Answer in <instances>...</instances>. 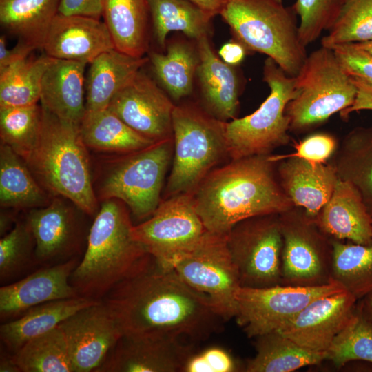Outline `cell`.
<instances>
[{
  "instance_id": "30",
  "label": "cell",
  "mask_w": 372,
  "mask_h": 372,
  "mask_svg": "<svg viewBox=\"0 0 372 372\" xmlns=\"http://www.w3.org/2000/svg\"><path fill=\"white\" fill-rule=\"evenodd\" d=\"M79 128L85 146L99 151L128 154L156 143L134 130L108 108L85 111Z\"/></svg>"
},
{
  "instance_id": "18",
  "label": "cell",
  "mask_w": 372,
  "mask_h": 372,
  "mask_svg": "<svg viewBox=\"0 0 372 372\" xmlns=\"http://www.w3.org/2000/svg\"><path fill=\"white\" fill-rule=\"evenodd\" d=\"M358 302L346 290L322 296L309 304L278 331L304 349L326 353Z\"/></svg>"
},
{
  "instance_id": "27",
  "label": "cell",
  "mask_w": 372,
  "mask_h": 372,
  "mask_svg": "<svg viewBox=\"0 0 372 372\" xmlns=\"http://www.w3.org/2000/svg\"><path fill=\"white\" fill-rule=\"evenodd\" d=\"M100 300L83 296L48 302L0 326L1 343L14 353L30 340L56 327L76 311Z\"/></svg>"
},
{
  "instance_id": "53",
  "label": "cell",
  "mask_w": 372,
  "mask_h": 372,
  "mask_svg": "<svg viewBox=\"0 0 372 372\" xmlns=\"http://www.w3.org/2000/svg\"><path fill=\"white\" fill-rule=\"evenodd\" d=\"M12 221L13 218L8 214H6L5 213L1 214L0 233L1 236L7 234V231L12 226Z\"/></svg>"
},
{
  "instance_id": "22",
  "label": "cell",
  "mask_w": 372,
  "mask_h": 372,
  "mask_svg": "<svg viewBox=\"0 0 372 372\" xmlns=\"http://www.w3.org/2000/svg\"><path fill=\"white\" fill-rule=\"evenodd\" d=\"M281 161L277 172L284 192L294 206L316 220L335 189L338 179L335 167L312 165L296 157Z\"/></svg>"
},
{
  "instance_id": "52",
  "label": "cell",
  "mask_w": 372,
  "mask_h": 372,
  "mask_svg": "<svg viewBox=\"0 0 372 372\" xmlns=\"http://www.w3.org/2000/svg\"><path fill=\"white\" fill-rule=\"evenodd\" d=\"M0 371L1 372H21L18 366L13 353H1L0 358Z\"/></svg>"
},
{
  "instance_id": "47",
  "label": "cell",
  "mask_w": 372,
  "mask_h": 372,
  "mask_svg": "<svg viewBox=\"0 0 372 372\" xmlns=\"http://www.w3.org/2000/svg\"><path fill=\"white\" fill-rule=\"evenodd\" d=\"M58 13L101 20L103 16V0H60Z\"/></svg>"
},
{
  "instance_id": "45",
  "label": "cell",
  "mask_w": 372,
  "mask_h": 372,
  "mask_svg": "<svg viewBox=\"0 0 372 372\" xmlns=\"http://www.w3.org/2000/svg\"><path fill=\"white\" fill-rule=\"evenodd\" d=\"M335 138L327 134H315L307 137L298 143H296V152L287 155H271V159L276 162L296 157L303 159L312 165L326 163L335 149Z\"/></svg>"
},
{
  "instance_id": "16",
  "label": "cell",
  "mask_w": 372,
  "mask_h": 372,
  "mask_svg": "<svg viewBox=\"0 0 372 372\" xmlns=\"http://www.w3.org/2000/svg\"><path fill=\"white\" fill-rule=\"evenodd\" d=\"M59 326L65 336L74 372H96L123 336L102 300L76 311Z\"/></svg>"
},
{
  "instance_id": "26",
  "label": "cell",
  "mask_w": 372,
  "mask_h": 372,
  "mask_svg": "<svg viewBox=\"0 0 372 372\" xmlns=\"http://www.w3.org/2000/svg\"><path fill=\"white\" fill-rule=\"evenodd\" d=\"M116 48L103 52L92 63L85 79L86 111L107 108L114 96L148 63Z\"/></svg>"
},
{
  "instance_id": "46",
  "label": "cell",
  "mask_w": 372,
  "mask_h": 372,
  "mask_svg": "<svg viewBox=\"0 0 372 372\" xmlns=\"http://www.w3.org/2000/svg\"><path fill=\"white\" fill-rule=\"evenodd\" d=\"M330 48L350 76L358 78L372 85L371 54L359 48L355 43L338 44Z\"/></svg>"
},
{
  "instance_id": "23",
  "label": "cell",
  "mask_w": 372,
  "mask_h": 372,
  "mask_svg": "<svg viewBox=\"0 0 372 372\" xmlns=\"http://www.w3.org/2000/svg\"><path fill=\"white\" fill-rule=\"evenodd\" d=\"M87 63L53 59L41 81V106L58 118L79 125L85 111Z\"/></svg>"
},
{
  "instance_id": "49",
  "label": "cell",
  "mask_w": 372,
  "mask_h": 372,
  "mask_svg": "<svg viewBox=\"0 0 372 372\" xmlns=\"http://www.w3.org/2000/svg\"><path fill=\"white\" fill-rule=\"evenodd\" d=\"M34 51L27 45L17 42L13 48H8L6 38L4 34L0 37V71L19 60L29 56Z\"/></svg>"
},
{
  "instance_id": "6",
  "label": "cell",
  "mask_w": 372,
  "mask_h": 372,
  "mask_svg": "<svg viewBox=\"0 0 372 372\" xmlns=\"http://www.w3.org/2000/svg\"><path fill=\"white\" fill-rule=\"evenodd\" d=\"M225 123L194 105H176L172 114L174 160L167 192L193 193L228 155Z\"/></svg>"
},
{
  "instance_id": "20",
  "label": "cell",
  "mask_w": 372,
  "mask_h": 372,
  "mask_svg": "<svg viewBox=\"0 0 372 372\" xmlns=\"http://www.w3.org/2000/svg\"><path fill=\"white\" fill-rule=\"evenodd\" d=\"M81 259L44 266L29 276L0 288V317L14 320L32 307L50 301L80 296L70 282Z\"/></svg>"
},
{
  "instance_id": "9",
  "label": "cell",
  "mask_w": 372,
  "mask_h": 372,
  "mask_svg": "<svg viewBox=\"0 0 372 372\" xmlns=\"http://www.w3.org/2000/svg\"><path fill=\"white\" fill-rule=\"evenodd\" d=\"M172 146V138L167 139L114 160L100 182L99 199L119 200L138 220L149 218L160 204Z\"/></svg>"
},
{
  "instance_id": "51",
  "label": "cell",
  "mask_w": 372,
  "mask_h": 372,
  "mask_svg": "<svg viewBox=\"0 0 372 372\" xmlns=\"http://www.w3.org/2000/svg\"><path fill=\"white\" fill-rule=\"evenodd\" d=\"M213 17L219 14L225 0H189Z\"/></svg>"
},
{
  "instance_id": "56",
  "label": "cell",
  "mask_w": 372,
  "mask_h": 372,
  "mask_svg": "<svg viewBox=\"0 0 372 372\" xmlns=\"http://www.w3.org/2000/svg\"><path fill=\"white\" fill-rule=\"evenodd\" d=\"M279 2H282V0H277Z\"/></svg>"
},
{
  "instance_id": "10",
  "label": "cell",
  "mask_w": 372,
  "mask_h": 372,
  "mask_svg": "<svg viewBox=\"0 0 372 372\" xmlns=\"http://www.w3.org/2000/svg\"><path fill=\"white\" fill-rule=\"evenodd\" d=\"M173 269L189 287L206 295L224 320L236 317V293L241 285L227 234L206 230Z\"/></svg>"
},
{
  "instance_id": "41",
  "label": "cell",
  "mask_w": 372,
  "mask_h": 372,
  "mask_svg": "<svg viewBox=\"0 0 372 372\" xmlns=\"http://www.w3.org/2000/svg\"><path fill=\"white\" fill-rule=\"evenodd\" d=\"M371 40L372 0H347L328 34L322 38L321 45L330 48Z\"/></svg>"
},
{
  "instance_id": "21",
  "label": "cell",
  "mask_w": 372,
  "mask_h": 372,
  "mask_svg": "<svg viewBox=\"0 0 372 372\" xmlns=\"http://www.w3.org/2000/svg\"><path fill=\"white\" fill-rule=\"evenodd\" d=\"M114 48L104 21L58 13L49 27L41 50L53 59L90 64L103 52Z\"/></svg>"
},
{
  "instance_id": "13",
  "label": "cell",
  "mask_w": 372,
  "mask_h": 372,
  "mask_svg": "<svg viewBox=\"0 0 372 372\" xmlns=\"http://www.w3.org/2000/svg\"><path fill=\"white\" fill-rule=\"evenodd\" d=\"M205 231L192 193L172 196L160 203L148 219L132 229L134 240L164 270L173 269L176 261Z\"/></svg>"
},
{
  "instance_id": "55",
  "label": "cell",
  "mask_w": 372,
  "mask_h": 372,
  "mask_svg": "<svg viewBox=\"0 0 372 372\" xmlns=\"http://www.w3.org/2000/svg\"><path fill=\"white\" fill-rule=\"evenodd\" d=\"M355 43L359 48L372 55V40Z\"/></svg>"
},
{
  "instance_id": "8",
  "label": "cell",
  "mask_w": 372,
  "mask_h": 372,
  "mask_svg": "<svg viewBox=\"0 0 372 372\" xmlns=\"http://www.w3.org/2000/svg\"><path fill=\"white\" fill-rule=\"evenodd\" d=\"M263 81L270 94L260 106L248 116L225 123L227 154L231 160L269 154L289 142L290 121L286 108L294 96L295 77L268 57L264 63Z\"/></svg>"
},
{
  "instance_id": "42",
  "label": "cell",
  "mask_w": 372,
  "mask_h": 372,
  "mask_svg": "<svg viewBox=\"0 0 372 372\" xmlns=\"http://www.w3.org/2000/svg\"><path fill=\"white\" fill-rule=\"evenodd\" d=\"M35 240L25 220L18 222L0 240V281L6 283L35 263Z\"/></svg>"
},
{
  "instance_id": "40",
  "label": "cell",
  "mask_w": 372,
  "mask_h": 372,
  "mask_svg": "<svg viewBox=\"0 0 372 372\" xmlns=\"http://www.w3.org/2000/svg\"><path fill=\"white\" fill-rule=\"evenodd\" d=\"M326 355V360L338 368L354 360L372 363V322L365 314L361 302H358L353 314L333 339Z\"/></svg>"
},
{
  "instance_id": "29",
  "label": "cell",
  "mask_w": 372,
  "mask_h": 372,
  "mask_svg": "<svg viewBox=\"0 0 372 372\" xmlns=\"http://www.w3.org/2000/svg\"><path fill=\"white\" fill-rule=\"evenodd\" d=\"M60 0H0V24L32 50L42 49Z\"/></svg>"
},
{
  "instance_id": "5",
  "label": "cell",
  "mask_w": 372,
  "mask_h": 372,
  "mask_svg": "<svg viewBox=\"0 0 372 372\" xmlns=\"http://www.w3.org/2000/svg\"><path fill=\"white\" fill-rule=\"evenodd\" d=\"M219 14L247 50L266 54L290 76L298 74L307 54L292 7L277 0H225Z\"/></svg>"
},
{
  "instance_id": "1",
  "label": "cell",
  "mask_w": 372,
  "mask_h": 372,
  "mask_svg": "<svg viewBox=\"0 0 372 372\" xmlns=\"http://www.w3.org/2000/svg\"><path fill=\"white\" fill-rule=\"evenodd\" d=\"M124 336H169L192 343L218 332L225 321L209 298L152 260L101 300Z\"/></svg>"
},
{
  "instance_id": "37",
  "label": "cell",
  "mask_w": 372,
  "mask_h": 372,
  "mask_svg": "<svg viewBox=\"0 0 372 372\" xmlns=\"http://www.w3.org/2000/svg\"><path fill=\"white\" fill-rule=\"evenodd\" d=\"M52 59L44 53L28 56L0 71V107L37 104L42 79Z\"/></svg>"
},
{
  "instance_id": "7",
  "label": "cell",
  "mask_w": 372,
  "mask_h": 372,
  "mask_svg": "<svg viewBox=\"0 0 372 372\" xmlns=\"http://www.w3.org/2000/svg\"><path fill=\"white\" fill-rule=\"evenodd\" d=\"M357 89L332 49L311 52L295 76L294 96L286 114L290 130L303 131L351 106Z\"/></svg>"
},
{
  "instance_id": "19",
  "label": "cell",
  "mask_w": 372,
  "mask_h": 372,
  "mask_svg": "<svg viewBox=\"0 0 372 372\" xmlns=\"http://www.w3.org/2000/svg\"><path fill=\"white\" fill-rule=\"evenodd\" d=\"M26 221L35 240L37 264L50 266L78 258L81 228L74 211L60 198L32 209Z\"/></svg>"
},
{
  "instance_id": "38",
  "label": "cell",
  "mask_w": 372,
  "mask_h": 372,
  "mask_svg": "<svg viewBox=\"0 0 372 372\" xmlns=\"http://www.w3.org/2000/svg\"><path fill=\"white\" fill-rule=\"evenodd\" d=\"M21 372H74L65 334L58 325L13 353Z\"/></svg>"
},
{
  "instance_id": "15",
  "label": "cell",
  "mask_w": 372,
  "mask_h": 372,
  "mask_svg": "<svg viewBox=\"0 0 372 372\" xmlns=\"http://www.w3.org/2000/svg\"><path fill=\"white\" fill-rule=\"evenodd\" d=\"M174 107L158 83L141 70L107 108L140 134L159 142L172 138Z\"/></svg>"
},
{
  "instance_id": "24",
  "label": "cell",
  "mask_w": 372,
  "mask_h": 372,
  "mask_svg": "<svg viewBox=\"0 0 372 372\" xmlns=\"http://www.w3.org/2000/svg\"><path fill=\"white\" fill-rule=\"evenodd\" d=\"M199 54L197 77L205 110L226 121L234 119L238 107L240 81L234 66L217 56L208 37L196 40Z\"/></svg>"
},
{
  "instance_id": "33",
  "label": "cell",
  "mask_w": 372,
  "mask_h": 372,
  "mask_svg": "<svg viewBox=\"0 0 372 372\" xmlns=\"http://www.w3.org/2000/svg\"><path fill=\"white\" fill-rule=\"evenodd\" d=\"M256 338V354L247 361L246 372H291L326 360V353L307 350L278 331Z\"/></svg>"
},
{
  "instance_id": "32",
  "label": "cell",
  "mask_w": 372,
  "mask_h": 372,
  "mask_svg": "<svg viewBox=\"0 0 372 372\" xmlns=\"http://www.w3.org/2000/svg\"><path fill=\"white\" fill-rule=\"evenodd\" d=\"M153 38L160 48H166V37L172 31L182 32L197 40L209 37L214 18L189 0H148Z\"/></svg>"
},
{
  "instance_id": "50",
  "label": "cell",
  "mask_w": 372,
  "mask_h": 372,
  "mask_svg": "<svg viewBox=\"0 0 372 372\" xmlns=\"http://www.w3.org/2000/svg\"><path fill=\"white\" fill-rule=\"evenodd\" d=\"M247 49L236 41L225 43L218 54L222 60L228 65L236 66L240 64L246 55Z\"/></svg>"
},
{
  "instance_id": "31",
  "label": "cell",
  "mask_w": 372,
  "mask_h": 372,
  "mask_svg": "<svg viewBox=\"0 0 372 372\" xmlns=\"http://www.w3.org/2000/svg\"><path fill=\"white\" fill-rule=\"evenodd\" d=\"M166 52H148V63L156 79L170 97L178 101L189 96L194 86L199 54L197 46L176 41L166 45Z\"/></svg>"
},
{
  "instance_id": "14",
  "label": "cell",
  "mask_w": 372,
  "mask_h": 372,
  "mask_svg": "<svg viewBox=\"0 0 372 372\" xmlns=\"http://www.w3.org/2000/svg\"><path fill=\"white\" fill-rule=\"evenodd\" d=\"M343 290L333 279L315 286L240 287L235 318L248 338H256L280 330L313 300Z\"/></svg>"
},
{
  "instance_id": "3",
  "label": "cell",
  "mask_w": 372,
  "mask_h": 372,
  "mask_svg": "<svg viewBox=\"0 0 372 372\" xmlns=\"http://www.w3.org/2000/svg\"><path fill=\"white\" fill-rule=\"evenodd\" d=\"M132 227L123 204L114 198L103 200L90 229L84 255L70 278L80 296L101 300L152 260L133 238Z\"/></svg>"
},
{
  "instance_id": "4",
  "label": "cell",
  "mask_w": 372,
  "mask_h": 372,
  "mask_svg": "<svg viewBox=\"0 0 372 372\" xmlns=\"http://www.w3.org/2000/svg\"><path fill=\"white\" fill-rule=\"evenodd\" d=\"M42 112L38 143L25 163L45 189L70 200L85 214L96 216L97 197L79 125L43 107Z\"/></svg>"
},
{
  "instance_id": "39",
  "label": "cell",
  "mask_w": 372,
  "mask_h": 372,
  "mask_svg": "<svg viewBox=\"0 0 372 372\" xmlns=\"http://www.w3.org/2000/svg\"><path fill=\"white\" fill-rule=\"evenodd\" d=\"M42 114L38 104L0 107L1 143L10 146L25 161L38 143Z\"/></svg>"
},
{
  "instance_id": "44",
  "label": "cell",
  "mask_w": 372,
  "mask_h": 372,
  "mask_svg": "<svg viewBox=\"0 0 372 372\" xmlns=\"http://www.w3.org/2000/svg\"><path fill=\"white\" fill-rule=\"evenodd\" d=\"M240 364L227 350L211 347L200 352H194L187 360L182 372H236Z\"/></svg>"
},
{
  "instance_id": "28",
  "label": "cell",
  "mask_w": 372,
  "mask_h": 372,
  "mask_svg": "<svg viewBox=\"0 0 372 372\" xmlns=\"http://www.w3.org/2000/svg\"><path fill=\"white\" fill-rule=\"evenodd\" d=\"M102 17L116 50L137 57L149 52L148 0H103Z\"/></svg>"
},
{
  "instance_id": "12",
  "label": "cell",
  "mask_w": 372,
  "mask_h": 372,
  "mask_svg": "<svg viewBox=\"0 0 372 372\" xmlns=\"http://www.w3.org/2000/svg\"><path fill=\"white\" fill-rule=\"evenodd\" d=\"M282 234L281 285L315 286L331 280V238L294 206L279 214Z\"/></svg>"
},
{
  "instance_id": "25",
  "label": "cell",
  "mask_w": 372,
  "mask_h": 372,
  "mask_svg": "<svg viewBox=\"0 0 372 372\" xmlns=\"http://www.w3.org/2000/svg\"><path fill=\"white\" fill-rule=\"evenodd\" d=\"M316 220L331 238L361 245L372 242V217L357 189L347 180L338 178Z\"/></svg>"
},
{
  "instance_id": "54",
  "label": "cell",
  "mask_w": 372,
  "mask_h": 372,
  "mask_svg": "<svg viewBox=\"0 0 372 372\" xmlns=\"http://www.w3.org/2000/svg\"><path fill=\"white\" fill-rule=\"evenodd\" d=\"M360 300L365 314L372 322V293Z\"/></svg>"
},
{
  "instance_id": "36",
  "label": "cell",
  "mask_w": 372,
  "mask_h": 372,
  "mask_svg": "<svg viewBox=\"0 0 372 372\" xmlns=\"http://www.w3.org/2000/svg\"><path fill=\"white\" fill-rule=\"evenodd\" d=\"M331 279L358 300L372 293V242L344 243L331 238Z\"/></svg>"
},
{
  "instance_id": "17",
  "label": "cell",
  "mask_w": 372,
  "mask_h": 372,
  "mask_svg": "<svg viewBox=\"0 0 372 372\" xmlns=\"http://www.w3.org/2000/svg\"><path fill=\"white\" fill-rule=\"evenodd\" d=\"M194 344L169 336H124L96 372H182Z\"/></svg>"
},
{
  "instance_id": "11",
  "label": "cell",
  "mask_w": 372,
  "mask_h": 372,
  "mask_svg": "<svg viewBox=\"0 0 372 372\" xmlns=\"http://www.w3.org/2000/svg\"><path fill=\"white\" fill-rule=\"evenodd\" d=\"M227 242L241 287L281 285L283 239L279 214L240 221L227 234Z\"/></svg>"
},
{
  "instance_id": "35",
  "label": "cell",
  "mask_w": 372,
  "mask_h": 372,
  "mask_svg": "<svg viewBox=\"0 0 372 372\" xmlns=\"http://www.w3.org/2000/svg\"><path fill=\"white\" fill-rule=\"evenodd\" d=\"M339 178L358 192L372 217V127H358L344 138L334 164Z\"/></svg>"
},
{
  "instance_id": "43",
  "label": "cell",
  "mask_w": 372,
  "mask_h": 372,
  "mask_svg": "<svg viewBox=\"0 0 372 372\" xmlns=\"http://www.w3.org/2000/svg\"><path fill=\"white\" fill-rule=\"evenodd\" d=\"M347 0H296L292 8L300 17L299 37L306 47L336 20Z\"/></svg>"
},
{
  "instance_id": "34",
  "label": "cell",
  "mask_w": 372,
  "mask_h": 372,
  "mask_svg": "<svg viewBox=\"0 0 372 372\" xmlns=\"http://www.w3.org/2000/svg\"><path fill=\"white\" fill-rule=\"evenodd\" d=\"M44 189L25 161L10 146L1 143V207L34 209L45 206L49 200Z\"/></svg>"
},
{
  "instance_id": "2",
  "label": "cell",
  "mask_w": 372,
  "mask_h": 372,
  "mask_svg": "<svg viewBox=\"0 0 372 372\" xmlns=\"http://www.w3.org/2000/svg\"><path fill=\"white\" fill-rule=\"evenodd\" d=\"M271 155L233 159L211 170L192 194L207 231L227 234L242 220L294 207L275 174Z\"/></svg>"
},
{
  "instance_id": "48",
  "label": "cell",
  "mask_w": 372,
  "mask_h": 372,
  "mask_svg": "<svg viewBox=\"0 0 372 372\" xmlns=\"http://www.w3.org/2000/svg\"><path fill=\"white\" fill-rule=\"evenodd\" d=\"M357 89L355 99L351 106L340 112L343 118L360 110H372V85L356 77L350 76Z\"/></svg>"
}]
</instances>
